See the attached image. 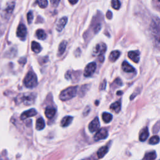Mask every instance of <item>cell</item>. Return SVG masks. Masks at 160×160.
<instances>
[{
	"label": "cell",
	"instance_id": "cell-16",
	"mask_svg": "<svg viewBox=\"0 0 160 160\" xmlns=\"http://www.w3.org/2000/svg\"><path fill=\"white\" fill-rule=\"evenodd\" d=\"M122 69L124 71L127 72V73H132L135 72V70L133 67L129 64L127 61H124L122 64Z\"/></svg>",
	"mask_w": 160,
	"mask_h": 160
},
{
	"label": "cell",
	"instance_id": "cell-26",
	"mask_svg": "<svg viewBox=\"0 0 160 160\" xmlns=\"http://www.w3.org/2000/svg\"><path fill=\"white\" fill-rule=\"evenodd\" d=\"M156 158V154L154 151L146 153L144 156V160H154Z\"/></svg>",
	"mask_w": 160,
	"mask_h": 160
},
{
	"label": "cell",
	"instance_id": "cell-25",
	"mask_svg": "<svg viewBox=\"0 0 160 160\" xmlns=\"http://www.w3.org/2000/svg\"><path fill=\"white\" fill-rule=\"evenodd\" d=\"M36 35H37V37L39 39H45L46 38V34L44 32V31L43 29H38L36 32Z\"/></svg>",
	"mask_w": 160,
	"mask_h": 160
},
{
	"label": "cell",
	"instance_id": "cell-31",
	"mask_svg": "<svg viewBox=\"0 0 160 160\" xmlns=\"http://www.w3.org/2000/svg\"><path fill=\"white\" fill-rule=\"evenodd\" d=\"M50 2L54 7H56L58 6V4L60 2V0H50Z\"/></svg>",
	"mask_w": 160,
	"mask_h": 160
},
{
	"label": "cell",
	"instance_id": "cell-1",
	"mask_svg": "<svg viewBox=\"0 0 160 160\" xmlns=\"http://www.w3.org/2000/svg\"><path fill=\"white\" fill-rule=\"evenodd\" d=\"M151 34L155 47L160 50V19L154 18L151 24Z\"/></svg>",
	"mask_w": 160,
	"mask_h": 160
},
{
	"label": "cell",
	"instance_id": "cell-19",
	"mask_svg": "<svg viewBox=\"0 0 160 160\" xmlns=\"http://www.w3.org/2000/svg\"><path fill=\"white\" fill-rule=\"evenodd\" d=\"M32 50L34 53H39L42 50V48L38 43L36 42V41H33L32 43Z\"/></svg>",
	"mask_w": 160,
	"mask_h": 160
},
{
	"label": "cell",
	"instance_id": "cell-20",
	"mask_svg": "<svg viewBox=\"0 0 160 160\" xmlns=\"http://www.w3.org/2000/svg\"><path fill=\"white\" fill-rule=\"evenodd\" d=\"M108 147L107 146H105L101 147L100 149H99V150L98 151L97 153V155L98 157L99 158H102L105 156V154L108 153Z\"/></svg>",
	"mask_w": 160,
	"mask_h": 160
},
{
	"label": "cell",
	"instance_id": "cell-17",
	"mask_svg": "<svg viewBox=\"0 0 160 160\" xmlns=\"http://www.w3.org/2000/svg\"><path fill=\"white\" fill-rule=\"evenodd\" d=\"M149 136V131L147 128L143 129L141 131L140 135V140L141 141H144L147 140V138Z\"/></svg>",
	"mask_w": 160,
	"mask_h": 160
},
{
	"label": "cell",
	"instance_id": "cell-2",
	"mask_svg": "<svg viewBox=\"0 0 160 160\" xmlns=\"http://www.w3.org/2000/svg\"><path fill=\"white\" fill-rule=\"evenodd\" d=\"M78 86H71L63 91L60 95V99L62 101H68L74 98L77 94Z\"/></svg>",
	"mask_w": 160,
	"mask_h": 160
},
{
	"label": "cell",
	"instance_id": "cell-24",
	"mask_svg": "<svg viewBox=\"0 0 160 160\" xmlns=\"http://www.w3.org/2000/svg\"><path fill=\"white\" fill-rule=\"evenodd\" d=\"M102 118L104 122H105L106 123H108L112 120L113 116L111 114H110V113H103L102 115Z\"/></svg>",
	"mask_w": 160,
	"mask_h": 160
},
{
	"label": "cell",
	"instance_id": "cell-10",
	"mask_svg": "<svg viewBox=\"0 0 160 160\" xmlns=\"http://www.w3.org/2000/svg\"><path fill=\"white\" fill-rule=\"evenodd\" d=\"M100 126V121H99L98 118L96 117L95 119L93 121H91V123H90L89 126H88L89 130L91 133H94L99 130Z\"/></svg>",
	"mask_w": 160,
	"mask_h": 160
},
{
	"label": "cell",
	"instance_id": "cell-29",
	"mask_svg": "<svg viewBox=\"0 0 160 160\" xmlns=\"http://www.w3.org/2000/svg\"><path fill=\"white\" fill-rule=\"evenodd\" d=\"M159 140H160V139H159V136L157 135H155V136H152L150 138L149 143V144H156L159 142Z\"/></svg>",
	"mask_w": 160,
	"mask_h": 160
},
{
	"label": "cell",
	"instance_id": "cell-28",
	"mask_svg": "<svg viewBox=\"0 0 160 160\" xmlns=\"http://www.w3.org/2000/svg\"><path fill=\"white\" fill-rule=\"evenodd\" d=\"M111 6L115 9H119L121 6V3L119 0H112Z\"/></svg>",
	"mask_w": 160,
	"mask_h": 160
},
{
	"label": "cell",
	"instance_id": "cell-7",
	"mask_svg": "<svg viewBox=\"0 0 160 160\" xmlns=\"http://www.w3.org/2000/svg\"><path fill=\"white\" fill-rule=\"evenodd\" d=\"M108 136V132L106 128H101L97 131L94 136V140L95 141H100L101 140H105Z\"/></svg>",
	"mask_w": 160,
	"mask_h": 160
},
{
	"label": "cell",
	"instance_id": "cell-36",
	"mask_svg": "<svg viewBox=\"0 0 160 160\" xmlns=\"http://www.w3.org/2000/svg\"><path fill=\"white\" fill-rule=\"evenodd\" d=\"M26 62H27V59H26L25 58H22L19 60V63L20 64H25Z\"/></svg>",
	"mask_w": 160,
	"mask_h": 160
},
{
	"label": "cell",
	"instance_id": "cell-11",
	"mask_svg": "<svg viewBox=\"0 0 160 160\" xmlns=\"http://www.w3.org/2000/svg\"><path fill=\"white\" fill-rule=\"evenodd\" d=\"M37 115V111L34 108H32V109L28 110L27 111H24L22 115H21L20 118L22 120H24L26 119H27L29 117H33L34 116Z\"/></svg>",
	"mask_w": 160,
	"mask_h": 160
},
{
	"label": "cell",
	"instance_id": "cell-33",
	"mask_svg": "<svg viewBox=\"0 0 160 160\" xmlns=\"http://www.w3.org/2000/svg\"><path fill=\"white\" fill-rule=\"evenodd\" d=\"M106 80H104L103 81V82L101 83L100 87V89L101 90H105V88H106Z\"/></svg>",
	"mask_w": 160,
	"mask_h": 160
},
{
	"label": "cell",
	"instance_id": "cell-18",
	"mask_svg": "<svg viewBox=\"0 0 160 160\" xmlns=\"http://www.w3.org/2000/svg\"><path fill=\"white\" fill-rule=\"evenodd\" d=\"M45 127V123L42 118H39L37 120V123H36V128L37 130H42Z\"/></svg>",
	"mask_w": 160,
	"mask_h": 160
},
{
	"label": "cell",
	"instance_id": "cell-12",
	"mask_svg": "<svg viewBox=\"0 0 160 160\" xmlns=\"http://www.w3.org/2000/svg\"><path fill=\"white\" fill-rule=\"evenodd\" d=\"M140 51H131L128 52V57L130 58L135 63H138L140 61Z\"/></svg>",
	"mask_w": 160,
	"mask_h": 160
},
{
	"label": "cell",
	"instance_id": "cell-35",
	"mask_svg": "<svg viewBox=\"0 0 160 160\" xmlns=\"http://www.w3.org/2000/svg\"><path fill=\"white\" fill-rule=\"evenodd\" d=\"M90 111V107H89V106H87V107L86 108L84 112H83V115L85 116H86V115H88V113H89Z\"/></svg>",
	"mask_w": 160,
	"mask_h": 160
},
{
	"label": "cell",
	"instance_id": "cell-14",
	"mask_svg": "<svg viewBox=\"0 0 160 160\" xmlns=\"http://www.w3.org/2000/svg\"><path fill=\"white\" fill-rule=\"evenodd\" d=\"M73 120V118L71 116H66L64 117L61 121V126L63 128L68 126Z\"/></svg>",
	"mask_w": 160,
	"mask_h": 160
},
{
	"label": "cell",
	"instance_id": "cell-6",
	"mask_svg": "<svg viewBox=\"0 0 160 160\" xmlns=\"http://www.w3.org/2000/svg\"><path fill=\"white\" fill-rule=\"evenodd\" d=\"M106 51V46L105 43H99L98 44L93 50V54L94 56H102L104 54Z\"/></svg>",
	"mask_w": 160,
	"mask_h": 160
},
{
	"label": "cell",
	"instance_id": "cell-3",
	"mask_svg": "<svg viewBox=\"0 0 160 160\" xmlns=\"http://www.w3.org/2000/svg\"><path fill=\"white\" fill-rule=\"evenodd\" d=\"M23 83L24 86L28 88H33L38 85V78L36 74L33 71H29L25 76Z\"/></svg>",
	"mask_w": 160,
	"mask_h": 160
},
{
	"label": "cell",
	"instance_id": "cell-37",
	"mask_svg": "<svg viewBox=\"0 0 160 160\" xmlns=\"http://www.w3.org/2000/svg\"><path fill=\"white\" fill-rule=\"evenodd\" d=\"M68 1L71 4H75L76 3H78V0H68Z\"/></svg>",
	"mask_w": 160,
	"mask_h": 160
},
{
	"label": "cell",
	"instance_id": "cell-27",
	"mask_svg": "<svg viewBox=\"0 0 160 160\" xmlns=\"http://www.w3.org/2000/svg\"><path fill=\"white\" fill-rule=\"evenodd\" d=\"M37 3L41 8H45L48 6V0H37Z\"/></svg>",
	"mask_w": 160,
	"mask_h": 160
},
{
	"label": "cell",
	"instance_id": "cell-38",
	"mask_svg": "<svg viewBox=\"0 0 160 160\" xmlns=\"http://www.w3.org/2000/svg\"><path fill=\"white\" fill-rule=\"evenodd\" d=\"M159 1H160V0H159Z\"/></svg>",
	"mask_w": 160,
	"mask_h": 160
},
{
	"label": "cell",
	"instance_id": "cell-5",
	"mask_svg": "<svg viewBox=\"0 0 160 160\" xmlns=\"http://www.w3.org/2000/svg\"><path fill=\"white\" fill-rule=\"evenodd\" d=\"M96 69V64L95 62H92V63H89L88 65L84 71V76L85 77H90L93 75Z\"/></svg>",
	"mask_w": 160,
	"mask_h": 160
},
{
	"label": "cell",
	"instance_id": "cell-8",
	"mask_svg": "<svg viewBox=\"0 0 160 160\" xmlns=\"http://www.w3.org/2000/svg\"><path fill=\"white\" fill-rule=\"evenodd\" d=\"M15 6V3L13 1L9 2L7 4L6 8L4 9L3 11L4 17L6 19H9V18L11 17L12 13L13 12V9Z\"/></svg>",
	"mask_w": 160,
	"mask_h": 160
},
{
	"label": "cell",
	"instance_id": "cell-15",
	"mask_svg": "<svg viewBox=\"0 0 160 160\" xmlns=\"http://www.w3.org/2000/svg\"><path fill=\"white\" fill-rule=\"evenodd\" d=\"M56 112V110L54 108L48 107V108H46L45 110V112H44L45 116H46V118H49V119H51V118H52L55 116Z\"/></svg>",
	"mask_w": 160,
	"mask_h": 160
},
{
	"label": "cell",
	"instance_id": "cell-32",
	"mask_svg": "<svg viewBox=\"0 0 160 160\" xmlns=\"http://www.w3.org/2000/svg\"><path fill=\"white\" fill-rule=\"evenodd\" d=\"M113 84H115L116 85H118V86H122V82H121V80L119 78H117L115 80V81H114V83H113Z\"/></svg>",
	"mask_w": 160,
	"mask_h": 160
},
{
	"label": "cell",
	"instance_id": "cell-22",
	"mask_svg": "<svg viewBox=\"0 0 160 160\" xmlns=\"http://www.w3.org/2000/svg\"><path fill=\"white\" fill-rule=\"evenodd\" d=\"M67 41H63L60 44L59 48H58V55L61 56L63 55L66 50V46H67Z\"/></svg>",
	"mask_w": 160,
	"mask_h": 160
},
{
	"label": "cell",
	"instance_id": "cell-23",
	"mask_svg": "<svg viewBox=\"0 0 160 160\" xmlns=\"http://www.w3.org/2000/svg\"><path fill=\"white\" fill-rule=\"evenodd\" d=\"M120 55V52L119 51H113L111 53L109 59L111 62H115L118 59V58H119Z\"/></svg>",
	"mask_w": 160,
	"mask_h": 160
},
{
	"label": "cell",
	"instance_id": "cell-34",
	"mask_svg": "<svg viewBox=\"0 0 160 160\" xmlns=\"http://www.w3.org/2000/svg\"><path fill=\"white\" fill-rule=\"evenodd\" d=\"M113 17V14L112 12L110 11H108V12L106 13V18L108 19H111Z\"/></svg>",
	"mask_w": 160,
	"mask_h": 160
},
{
	"label": "cell",
	"instance_id": "cell-4",
	"mask_svg": "<svg viewBox=\"0 0 160 160\" xmlns=\"http://www.w3.org/2000/svg\"><path fill=\"white\" fill-rule=\"evenodd\" d=\"M20 99L24 105L29 106L34 103L36 99V95L33 93H26L22 95L20 97Z\"/></svg>",
	"mask_w": 160,
	"mask_h": 160
},
{
	"label": "cell",
	"instance_id": "cell-9",
	"mask_svg": "<svg viewBox=\"0 0 160 160\" xmlns=\"http://www.w3.org/2000/svg\"><path fill=\"white\" fill-rule=\"evenodd\" d=\"M17 37L21 39L24 40L27 34V27L23 24H20L17 29Z\"/></svg>",
	"mask_w": 160,
	"mask_h": 160
},
{
	"label": "cell",
	"instance_id": "cell-21",
	"mask_svg": "<svg viewBox=\"0 0 160 160\" xmlns=\"http://www.w3.org/2000/svg\"><path fill=\"white\" fill-rule=\"evenodd\" d=\"M110 109L113 111H115L116 113H118L121 110V101H118L110 106Z\"/></svg>",
	"mask_w": 160,
	"mask_h": 160
},
{
	"label": "cell",
	"instance_id": "cell-30",
	"mask_svg": "<svg viewBox=\"0 0 160 160\" xmlns=\"http://www.w3.org/2000/svg\"><path fill=\"white\" fill-rule=\"evenodd\" d=\"M27 19H28V22L29 24H31L32 22V21L33 19V14L32 11H29L27 14Z\"/></svg>",
	"mask_w": 160,
	"mask_h": 160
},
{
	"label": "cell",
	"instance_id": "cell-13",
	"mask_svg": "<svg viewBox=\"0 0 160 160\" xmlns=\"http://www.w3.org/2000/svg\"><path fill=\"white\" fill-rule=\"evenodd\" d=\"M67 22H68V18H67V17H65L61 18L58 21L57 24H56V30L59 32H61V31L63 30V29L65 28Z\"/></svg>",
	"mask_w": 160,
	"mask_h": 160
}]
</instances>
